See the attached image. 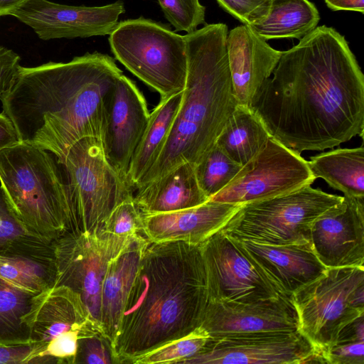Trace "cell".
I'll use <instances>...</instances> for the list:
<instances>
[{
    "instance_id": "1",
    "label": "cell",
    "mask_w": 364,
    "mask_h": 364,
    "mask_svg": "<svg viewBox=\"0 0 364 364\" xmlns=\"http://www.w3.org/2000/svg\"><path fill=\"white\" fill-rule=\"evenodd\" d=\"M250 107L271 137L301 154L363 137L364 75L345 37L316 27L283 51Z\"/></svg>"
},
{
    "instance_id": "2",
    "label": "cell",
    "mask_w": 364,
    "mask_h": 364,
    "mask_svg": "<svg viewBox=\"0 0 364 364\" xmlns=\"http://www.w3.org/2000/svg\"><path fill=\"white\" fill-rule=\"evenodd\" d=\"M122 74L112 57L99 52L66 63L20 65L0 99L3 112L20 141L60 159L83 138L101 139L105 99Z\"/></svg>"
},
{
    "instance_id": "3",
    "label": "cell",
    "mask_w": 364,
    "mask_h": 364,
    "mask_svg": "<svg viewBox=\"0 0 364 364\" xmlns=\"http://www.w3.org/2000/svg\"><path fill=\"white\" fill-rule=\"evenodd\" d=\"M209 302L200 245L150 242L144 249L112 343L114 364L198 328Z\"/></svg>"
},
{
    "instance_id": "4",
    "label": "cell",
    "mask_w": 364,
    "mask_h": 364,
    "mask_svg": "<svg viewBox=\"0 0 364 364\" xmlns=\"http://www.w3.org/2000/svg\"><path fill=\"white\" fill-rule=\"evenodd\" d=\"M228 28L211 23L184 36L187 77L183 99L161 153L137 187L178 166H196L215 144L238 102L227 50Z\"/></svg>"
},
{
    "instance_id": "5",
    "label": "cell",
    "mask_w": 364,
    "mask_h": 364,
    "mask_svg": "<svg viewBox=\"0 0 364 364\" xmlns=\"http://www.w3.org/2000/svg\"><path fill=\"white\" fill-rule=\"evenodd\" d=\"M0 183L12 211L31 233L55 242L66 232L65 186L51 152L21 141L0 151Z\"/></svg>"
},
{
    "instance_id": "6",
    "label": "cell",
    "mask_w": 364,
    "mask_h": 364,
    "mask_svg": "<svg viewBox=\"0 0 364 364\" xmlns=\"http://www.w3.org/2000/svg\"><path fill=\"white\" fill-rule=\"evenodd\" d=\"M64 182L66 231H101L113 209L133 196V188L109 163L102 140L85 137L58 159Z\"/></svg>"
},
{
    "instance_id": "7",
    "label": "cell",
    "mask_w": 364,
    "mask_h": 364,
    "mask_svg": "<svg viewBox=\"0 0 364 364\" xmlns=\"http://www.w3.org/2000/svg\"><path fill=\"white\" fill-rule=\"evenodd\" d=\"M109 43L115 58L161 98L183 91L187 77L184 36L140 17L118 23Z\"/></svg>"
},
{
    "instance_id": "8",
    "label": "cell",
    "mask_w": 364,
    "mask_h": 364,
    "mask_svg": "<svg viewBox=\"0 0 364 364\" xmlns=\"http://www.w3.org/2000/svg\"><path fill=\"white\" fill-rule=\"evenodd\" d=\"M342 198L305 186L284 195L241 205L220 230L235 240L262 245L311 243L313 221Z\"/></svg>"
},
{
    "instance_id": "9",
    "label": "cell",
    "mask_w": 364,
    "mask_h": 364,
    "mask_svg": "<svg viewBox=\"0 0 364 364\" xmlns=\"http://www.w3.org/2000/svg\"><path fill=\"white\" fill-rule=\"evenodd\" d=\"M292 300L298 330L321 355L345 326L364 315V267L327 268L295 291Z\"/></svg>"
},
{
    "instance_id": "10",
    "label": "cell",
    "mask_w": 364,
    "mask_h": 364,
    "mask_svg": "<svg viewBox=\"0 0 364 364\" xmlns=\"http://www.w3.org/2000/svg\"><path fill=\"white\" fill-rule=\"evenodd\" d=\"M23 321L34 364H74L78 338L102 333L80 296L63 285L38 294Z\"/></svg>"
},
{
    "instance_id": "11",
    "label": "cell",
    "mask_w": 364,
    "mask_h": 364,
    "mask_svg": "<svg viewBox=\"0 0 364 364\" xmlns=\"http://www.w3.org/2000/svg\"><path fill=\"white\" fill-rule=\"evenodd\" d=\"M138 235L66 231L54 242L55 285L77 293L100 328L101 287L108 262Z\"/></svg>"
},
{
    "instance_id": "12",
    "label": "cell",
    "mask_w": 364,
    "mask_h": 364,
    "mask_svg": "<svg viewBox=\"0 0 364 364\" xmlns=\"http://www.w3.org/2000/svg\"><path fill=\"white\" fill-rule=\"evenodd\" d=\"M316 180L299 153L269 137L264 146L210 200L242 205L284 195Z\"/></svg>"
},
{
    "instance_id": "13",
    "label": "cell",
    "mask_w": 364,
    "mask_h": 364,
    "mask_svg": "<svg viewBox=\"0 0 364 364\" xmlns=\"http://www.w3.org/2000/svg\"><path fill=\"white\" fill-rule=\"evenodd\" d=\"M209 301L247 303L281 296L238 242L219 230L200 245Z\"/></svg>"
},
{
    "instance_id": "14",
    "label": "cell",
    "mask_w": 364,
    "mask_h": 364,
    "mask_svg": "<svg viewBox=\"0 0 364 364\" xmlns=\"http://www.w3.org/2000/svg\"><path fill=\"white\" fill-rule=\"evenodd\" d=\"M316 350L299 330L231 333L208 339L180 364H302Z\"/></svg>"
},
{
    "instance_id": "15",
    "label": "cell",
    "mask_w": 364,
    "mask_h": 364,
    "mask_svg": "<svg viewBox=\"0 0 364 364\" xmlns=\"http://www.w3.org/2000/svg\"><path fill=\"white\" fill-rule=\"evenodd\" d=\"M125 11L121 0L100 6L27 0L9 15L31 27L41 40L109 35Z\"/></svg>"
},
{
    "instance_id": "16",
    "label": "cell",
    "mask_w": 364,
    "mask_h": 364,
    "mask_svg": "<svg viewBox=\"0 0 364 364\" xmlns=\"http://www.w3.org/2000/svg\"><path fill=\"white\" fill-rule=\"evenodd\" d=\"M149 115L142 93L122 74L105 99L101 140L109 163L127 181L129 167Z\"/></svg>"
},
{
    "instance_id": "17",
    "label": "cell",
    "mask_w": 364,
    "mask_h": 364,
    "mask_svg": "<svg viewBox=\"0 0 364 364\" xmlns=\"http://www.w3.org/2000/svg\"><path fill=\"white\" fill-rule=\"evenodd\" d=\"M310 237L326 268L364 267V198L343 196L313 221Z\"/></svg>"
},
{
    "instance_id": "18",
    "label": "cell",
    "mask_w": 364,
    "mask_h": 364,
    "mask_svg": "<svg viewBox=\"0 0 364 364\" xmlns=\"http://www.w3.org/2000/svg\"><path fill=\"white\" fill-rule=\"evenodd\" d=\"M210 338L231 333L298 330L292 296L241 303L209 301L200 326Z\"/></svg>"
},
{
    "instance_id": "19",
    "label": "cell",
    "mask_w": 364,
    "mask_h": 364,
    "mask_svg": "<svg viewBox=\"0 0 364 364\" xmlns=\"http://www.w3.org/2000/svg\"><path fill=\"white\" fill-rule=\"evenodd\" d=\"M227 50L233 91L239 105L250 107L271 77L283 51L271 47L248 25L228 31Z\"/></svg>"
},
{
    "instance_id": "20",
    "label": "cell",
    "mask_w": 364,
    "mask_h": 364,
    "mask_svg": "<svg viewBox=\"0 0 364 364\" xmlns=\"http://www.w3.org/2000/svg\"><path fill=\"white\" fill-rule=\"evenodd\" d=\"M241 205L209 200L177 211L142 214L143 235L150 242L200 245L220 230Z\"/></svg>"
},
{
    "instance_id": "21",
    "label": "cell",
    "mask_w": 364,
    "mask_h": 364,
    "mask_svg": "<svg viewBox=\"0 0 364 364\" xmlns=\"http://www.w3.org/2000/svg\"><path fill=\"white\" fill-rule=\"evenodd\" d=\"M278 291L292 296L298 289L326 270L311 243L269 245L236 240Z\"/></svg>"
},
{
    "instance_id": "22",
    "label": "cell",
    "mask_w": 364,
    "mask_h": 364,
    "mask_svg": "<svg viewBox=\"0 0 364 364\" xmlns=\"http://www.w3.org/2000/svg\"><path fill=\"white\" fill-rule=\"evenodd\" d=\"M148 242L140 233L108 262L101 287L100 325L102 335L111 344L117 333L124 304Z\"/></svg>"
},
{
    "instance_id": "23",
    "label": "cell",
    "mask_w": 364,
    "mask_h": 364,
    "mask_svg": "<svg viewBox=\"0 0 364 364\" xmlns=\"http://www.w3.org/2000/svg\"><path fill=\"white\" fill-rule=\"evenodd\" d=\"M135 191L134 200L142 214L177 211L209 200L198 185L195 166L190 163L178 166Z\"/></svg>"
},
{
    "instance_id": "24",
    "label": "cell",
    "mask_w": 364,
    "mask_h": 364,
    "mask_svg": "<svg viewBox=\"0 0 364 364\" xmlns=\"http://www.w3.org/2000/svg\"><path fill=\"white\" fill-rule=\"evenodd\" d=\"M183 91L161 98L149 115L141 139L134 154L128 172L133 188L154 166L166 142L183 99Z\"/></svg>"
},
{
    "instance_id": "25",
    "label": "cell",
    "mask_w": 364,
    "mask_h": 364,
    "mask_svg": "<svg viewBox=\"0 0 364 364\" xmlns=\"http://www.w3.org/2000/svg\"><path fill=\"white\" fill-rule=\"evenodd\" d=\"M314 176L321 178L344 196L364 198V148L337 149L311 156Z\"/></svg>"
},
{
    "instance_id": "26",
    "label": "cell",
    "mask_w": 364,
    "mask_h": 364,
    "mask_svg": "<svg viewBox=\"0 0 364 364\" xmlns=\"http://www.w3.org/2000/svg\"><path fill=\"white\" fill-rule=\"evenodd\" d=\"M269 137L264 123L252 108L238 104L215 144L242 166L264 146Z\"/></svg>"
},
{
    "instance_id": "27",
    "label": "cell",
    "mask_w": 364,
    "mask_h": 364,
    "mask_svg": "<svg viewBox=\"0 0 364 364\" xmlns=\"http://www.w3.org/2000/svg\"><path fill=\"white\" fill-rule=\"evenodd\" d=\"M319 20L317 8L309 0H272L267 16L250 26L266 41L300 40L317 27Z\"/></svg>"
},
{
    "instance_id": "28",
    "label": "cell",
    "mask_w": 364,
    "mask_h": 364,
    "mask_svg": "<svg viewBox=\"0 0 364 364\" xmlns=\"http://www.w3.org/2000/svg\"><path fill=\"white\" fill-rule=\"evenodd\" d=\"M56 277L55 244L41 252L0 254V278L19 288L41 293L55 285Z\"/></svg>"
},
{
    "instance_id": "29",
    "label": "cell",
    "mask_w": 364,
    "mask_h": 364,
    "mask_svg": "<svg viewBox=\"0 0 364 364\" xmlns=\"http://www.w3.org/2000/svg\"><path fill=\"white\" fill-rule=\"evenodd\" d=\"M39 294L19 288L0 278V344L29 343V329L23 318Z\"/></svg>"
},
{
    "instance_id": "30",
    "label": "cell",
    "mask_w": 364,
    "mask_h": 364,
    "mask_svg": "<svg viewBox=\"0 0 364 364\" xmlns=\"http://www.w3.org/2000/svg\"><path fill=\"white\" fill-rule=\"evenodd\" d=\"M53 247L54 242L45 240L25 228L0 188V254L36 252Z\"/></svg>"
},
{
    "instance_id": "31",
    "label": "cell",
    "mask_w": 364,
    "mask_h": 364,
    "mask_svg": "<svg viewBox=\"0 0 364 364\" xmlns=\"http://www.w3.org/2000/svg\"><path fill=\"white\" fill-rule=\"evenodd\" d=\"M241 167L215 144L195 166V172L200 188L210 200L228 184Z\"/></svg>"
},
{
    "instance_id": "32",
    "label": "cell",
    "mask_w": 364,
    "mask_h": 364,
    "mask_svg": "<svg viewBox=\"0 0 364 364\" xmlns=\"http://www.w3.org/2000/svg\"><path fill=\"white\" fill-rule=\"evenodd\" d=\"M209 335L201 327L179 338L167 342L136 358L133 364L178 363L197 354Z\"/></svg>"
},
{
    "instance_id": "33",
    "label": "cell",
    "mask_w": 364,
    "mask_h": 364,
    "mask_svg": "<svg viewBox=\"0 0 364 364\" xmlns=\"http://www.w3.org/2000/svg\"><path fill=\"white\" fill-rule=\"evenodd\" d=\"M158 2L176 31L190 33L205 23V7L199 0H158Z\"/></svg>"
},
{
    "instance_id": "34",
    "label": "cell",
    "mask_w": 364,
    "mask_h": 364,
    "mask_svg": "<svg viewBox=\"0 0 364 364\" xmlns=\"http://www.w3.org/2000/svg\"><path fill=\"white\" fill-rule=\"evenodd\" d=\"M142 227V214L131 196L113 209L102 230L117 235H134L141 233Z\"/></svg>"
},
{
    "instance_id": "35",
    "label": "cell",
    "mask_w": 364,
    "mask_h": 364,
    "mask_svg": "<svg viewBox=\"0 0 364 364\" xmlns=\"http://www.w3.org/2000/svg\"><path fill=\"white\" fill-rule=\"evenodd\" d=\"M114 364L111 342L98 332L80 337L74 364Z\"/></svg>"
},
{
    "instance_id": "36",
    "label": "cell",
    "mask_w": 364,
    "mask_h": 364,
    "mask_svg": "<svg viewBox=\"0 0 364 364\" xmlns=\"http://www.w3.org/2000/svg\"><path fill=\"white\" fill-rule=\"evenodd\" d=\"M221 8L248 26L263 20L268 14L272 0H216Z\"/></svg>"
},
{
    "instance_id": "37",
    "label": "cell",
    "mask_w": 364,
    "mask_h": 364,
    "mask_svg": "<svg viewBox=\"0 0 364 364\" xmlns=\"http://www.w3.org/2000/svg\"><path fill=\"white\" fill-rule=\"evenodd\" d=\"M325 363L364 364V342L337 343L321 353Z\"/></svg>"
},
{
    "instance_id": "38",
    "label": "cell",
    "mask_w": 364,
    "mask_h": 364,
    "mask_svg": "<svg viewBox=\"0 0 364 364\" xmlns=\"http://www.w3.org/2000/svg\"><path fill=\"white\" fill-rule=\"evenodd\" d=\"M20 57L14 50L0 46V99L13 85L20 67Z\"/></svg>"
},
{
    "instance_id": "39",
    "label": "cell",
    "mask_w": 364,
    "mask_h": 364,
    "mask_svg": "<svg viewBox=\"0 0 364 364\" xmlns=\"http://www.w3.org/2000/svg\"><path fill=\"white\" fill-rule=\"evenodd\" d=\"M0 364H34L32 344H0Z\"/></svg>"
},
{
    "instance_id": "40",
    "label": "cell",
    "mask_w": 364,
    "mask_h": 364,
    "mask_svg": "<svg viewBox=\"0 0 364 364\" xmlns=\"http://www.w3.org/2000/svg\"><path fill=\"white\" fill-rule=\"evenodd\" d=\"M353 342H364V315L345 326L340 332L335 344Z\"/></svg>"
},
{
    "instance_id": "41",
    "label": "cell",
    "mask_w": 364,
    "mask_h": 364,
    "mask_svg": "<svg viewBox=\"0 0 364 364\" xmlns=\"http://www.w3.org/2000/svg\"><path fill=\"white\" fill-rule=\"evenodd\" d=\"M20 141L17 131L11 119L0 113V151Z\"/></svg>"
},
{
    "instance_id": "42",
    "label": "cell",
    "mask_w": 364,
    "mask_h": 364,
    "mask_svg": "<svg viewBox=\"0 0 364 364\" xmlns=\"http://www.w3.org/2000/svg\"><path fill=\"white\" fill-rule=\"evenodd\" d=\"M333 11H350L364 13V0H324Z\"/></svg>"
},
{
    "instance_id": "43",
    "label": "cell",
    "mask_w": 364,
    "mask_h": 364,
    "mask_svg": "<svg viewBox=\"0 0 364 364\" xmlns=\"http://www.w3.org/2000/svg\"><path fill=\"white\" fill-rule=\"evenodd\" d=\"M27 0H0V16L9 15L14 9L24 4Z\"/></svg>"
}]
</instances>
